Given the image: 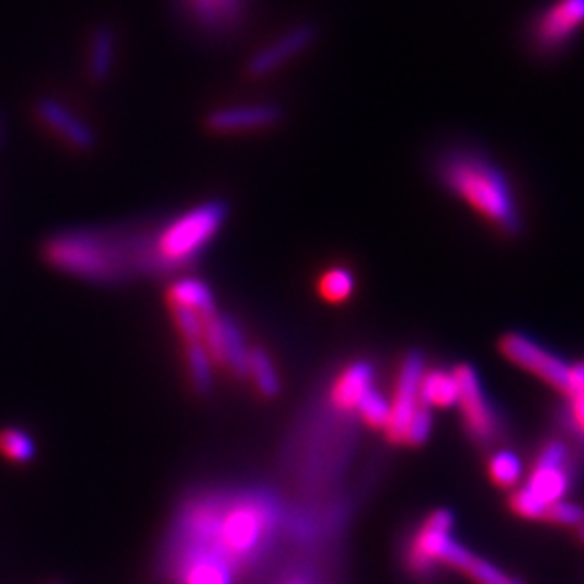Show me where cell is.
Wrapping results in <instances>:
<instances>
[{
	"mask_svg": "<svg viewBox=\"0 0 584 584\" xmlns=\"http://www.w3.org/2000/svg\"><path fill=\"white\" fill-rule=\"evenodd\" d=\"M282 584H312V583H310V581H308L306 576H301V574H299V576H293V579H288L286 583H282Z\"/></svg>",
	"mask_w": 584,
	"mask_h": 584,
	"instance_id": "31",
	"label": "cell"
},
{
	"mask_svg": "<svg viewBox=\"0 0 584 584\" xmlns=\"http://www.w3.org/2000/svg\"><path fill=\"white\" fill-rule=\"evenodd\" d=\"M424 357L420 353H410L401 366L399 381H397V394L390 403V420L386 424V433L394 444L405 442L408 424L420 408V383L424 377Z\"/></svg>",
	"mask_w": 584,
	"mask_h": 584,
	"instance_id": "11",
	"label": "cell"
},
{
	"mask_svg": "<svg viewBox=\"0 0 584 584\" xmlns=\"http://www.w3.org/2000/svg\"><path fill=\"white\" fill-rule=\"evenodd\" d=\"M228 219V204L204 202L146 234V273H173L199 260Z\"/></svg>",
	"mask_w": 584,
	"mask_h": 584,
	"instance_id": "4",
	"label": "cell"
},
{
	"mask_svg": "<svg viewBox=\"0 0 584 584\" xmlns=\"http://www.w3.org/2000/svg\"><path fill=\"white\" fill-rule=\"evenodd\" d=\"M353 286H355V279H353V273L337 266L332 268L323 275L321 279V295L325 301L330 304H342L346 301L351 295H353Z\"/></svg>",
	"mask_w": 584,
	"mask_h": 584,
	"instance_id": "23",
	"label": "cell"
},
{
	"mask_svg": "<svg viewBox=\"0 0 584 584\" xmlns=\"http://www.w3.org/2000/svg\"><path fill=\"white\" fill-rule=\"evenodd\" d=\"M46 260L93 284H115L144 273V234L77 230L46 243Z\"/></svg>",
	"mask_w": 584,
	"mask_h": 584,
	"instance_id": "2",
	"label": "cell"
},
{
	"mask_svg": "<svg viewBox=\"0 0 584 584\" xmlns=\"http://www.w3.org/2000/svg\"><path fill=\"white\" fill-rule=\"evenodd\" d=\"M173 310V321L180 330L182 337L188 342H204V330H206V321L202 314L193 312V310H184V308H171Z\"/></svg>",
	"mask_w": 584,
	"mask_h": 584,
	"instance_id": "27",
	"label": "cell"
},
{
	"mask_svg": "<svg viewBox=\"0 0 584 584\" xmlns=\"http://www.w3.org/2000/svg\"><path fill=\"white\" fill-rule=\"evenodd\" d=\"M182 15L208 35H232L250 13V0H175Z\"/></svg>",
	"mask_w": 584,
	"mask_h": 584,
	"instance_id": "12",
	"label": "cell"
},
{
	"mask_svg": "<svg viewBox=\"0 0 584 584\" xmlns=\"http://www.w3.org/2000/svg\"><path fill=\"white\" fill-rule=\"evenodd\" d=\"M257 388V392L266 399H273L282 392V381L277 375V368L273 366L271 357L262 348H251L250 351V375Z\"/></svg>",
	"mask_w": 584,
	"mask_h": 584,
	"instance_id": "21",
	"label": "cell"
},
{
	"mask_svg": "<svg viewBox=\"0 0 584 584\" xmlns=\"http://www.w3.org/2000/svg\"><path fill=\"white\" fill-rule=\"evenodd\" d=\"M375 370L368 362H353L346 366L332 386V405L337 412H355L359 399L373 388Z\"/></svg>",
	"mask_w": 584,
	"mask_h": 584,
	"instance_id": "16",
	"label": "cell"
},
{
	"mask_svg": "<svg viewBox=\"0 0 584 584\" xmlns=\"http://www.w3.org/2000/svg\"><path fill=\"white\" fill-rule=\"evenodd\" d=\"M35 113L53 133H57L72 148L91 150L95 146V135L91 126L79 115H75V111L68 108L64 102L55 98H42L35 104Z\"/></svg>",
	"mask_w": 584,
	"mask_h": 584,
	"instance_id": "15",
	"label": "cell"
},
{
	"mask_svg": "<svg viewBox=\"0 0 584 584\" xmlns=\"http://www.w3.org/2000/svg\"><path fill=\"white\" fill-rule=\"evenodd\" d=\"M543 519L552 524H561V526H584V508L572 502H557L548 506Z\"/></svg>",
	"mask_w": 584,
	"mask_h": 584,
	"instance_id": "28",
	"label": "cell"
},
{
	"mask_svg": "<svg viewBox=\"0 0 584 584\" xmlns=\"http://www.w3.org/2000/svg\"><path fill=\"white\" fill-rule=\"evenodd\" d=\"M570 483V453L563 442H550L541 450L526 488L513 494L511 506L522 517L543 519L548 506L563 501Z\"/></svg>",
	"mask_w": 584,
	"mask_h": 584,
	"instance_id": "5",
	"label": "cell"
},
{
	"mask_svg": "<svg viewBox=\"0 0 584 584\" xmlns=\"http://www.w3.org/2000/svg\"><path fill=\"white\" fill-rule=\"evenodd\" d=\"M574 370H576V377H579V381H581V388L584 390V364L574 366Z\"/></svg>",
	"mask_w": 584,
	"mask_h": 584,
	"instance_id": "32",
	"label": "cell"
},
{
	"mask_svg": "<svg viewBox=\"0 0 584 584\" xmlns=\"http://www.w3.org/2000/svg\"><path fill=\"white\" fill-rule=\"evenodd\" d=\"M431 428H433V417H431V412L420 405L416 410V414L410 420L408 424V433H405V442L408 444H414V446H420L428 439L431 435Z\"/></svg>",
	"mask_w": 584,
	"mask_h": 584,
	"instance_id": "29",
	"label": "cell"
},
{
	"mask_svg": "<svg viewBox=\"0 0 584 584\" xmlns=\"http://www.w3.org/2000/svg\"><path fill=\"white\" fill-rule=\"evenodd\" d=\"M513 584H524L522 581H513Z\"/></svg>",
	"mask_w": 584,
	"mask_h": 584,
	"instance_id": "33",
	"label": "cell"
},
{
	"mask_svg": "<svg viewBox=\"0 0 584 584\" xmlns=\"http://www.w3.org/2000/svg\"><path fill=\"white\" fill-rule=\"evenodd\" d=\"M584 26V0H557L528 28V39L541 57L559 55Z\"/></svg>",
	"mask_w": 584,
	"mask_h": 584,
	"instance_id": "7",
	"label": "cell"
},
{
	"mask_svg": "<svg viewBox=\"0 0 584 584\" xmlns=\"http://www.w3.org/2000/svg\"><path fill=\"white\" fill-rule=\"evenodd\" d=\"M453 526L455 515L448 508H437L417 528L408 548V565L416 576L426 579L442 565V552L453 537Z\"/></svg>",
	"mask_w": 584,
	"mask_h": 584,
	"instance_id": "10",
	"label": "cell"
},
{
	"mask_svg": "<svg viewBox=\"0 0 584 584\" xmlns=\"http://www.w3.org/2000/svg\"><path fill=\"white\" fill-rule=\"evenodd\" d=\"M455 377L459 383V401L457 405H461V416H463V424L468 435L481 444L488 446L499 437L501 431V422H499V414L492 408L481 379L477 375V370L472 366H457L455 368Z\"/></svg>",
	"mask_w": 584,
	"mask_h": 584,
	"instance_id": "8",
	"label": "cell"
},
{
	"mask_svg": "<svg viewBox=\"0 0 584 584\" xmlns=\"http://www.w3.org/2000/svg\"><path fill=\"white\" fill-rule=\"evenodd\" d=\"M581 535H583V539H584V526H583V530H581Z\"/></svg>",
	"mask_w": 584,
	"mask_h": 584,
	"instance_id": "34",
	"label": "cell"
},
{
	"mask_svg": "<svg viewBox=\"0 0 584 584\" xmlns=\"http://www.w3.org/2000/svg\"><path fill=\"white\" fill-rule=\"evenodd\" d=\"M463 574L477 584H513V579H508L494 563H490L477 554L466 565Z\"/></svg>",
	"mask_w": 584,
	"mask_h": 584,
	"instance_id": "26",
	"label": "cell"
},
{
	"mask_svg": "<svg viewBox=\"0 0 584 584\" xmlns=\"http://www.w3.org/2000/svg\"><path fill=\"white\" fill-rule=\"evenodd\" d=\"M439 178L448 191L461 197L506 234L522 230V215L508 178L485 154L468 148L450 150L439 161Z\"/></svg>",
	"mask_w": 584,
	"mask_h": 584,
	"instance_id": "3",
	"label": "cell"
},
{
	"mask_svg": "<svg viewBox=\"0 0 584 584\" xmlns=\"http://www.w3.org/2000/svg\"><path fill=\"white\" fill-rule=\"evenodd\" d=\"M284 111L277 104H239L210 111L206 126L215 133H243V130H262L279 124Z\"/></svg>",
	"mask_w": 584,
	"mask_h": 584,
	"instance_id": "14",
	"label": "cell"
},
{
	"mask_svg": "<svg viewBox=\"0 0 584 584\" xmlns=\"http://www.w3.org/2000/svg\"><path fill=\"white\" fill-rule=\"evenodd\" d=\"M568 417H570L572 426H574V428H576V431H579L584 437V390L570 397Z\"/></svg>",
	"mask_w": 584,
	"mask_h": 584,
	"instance_id": "30",
	"label": "cell"
},
{
	"mask_svg": "<svg viewBox=\"0 0 584 584\" xmlns=\"http://www.w3.org/2000/svg\"><path fill=\"white\" fill-rule=\"evenodd\" d=\"M204 344L213 359L224 364L232 375L248 377L250 375V346L241 328L219 312L206 321Z\"/></svg>",
	"mask_w": 584,
	"mask_h": 584,
	"instance_id": "13",
	"label": "cell"
},
{
	"mask_svg": "<svg viewBox=\"0 0 584 584\" xmlns=\"http://www.w3.org/2000/svg\"><path fill=\"white\" fill-rule=\"evenodd\" d=\"M0 453L15 463H28L35 459L37 446L31 433H26L24 428L7 426L0 431Z\"/></svg>",
	"mask_w": 584,
	"mask_h": 584,
	"instance_id": "22",
	"label": "cell"
},
{
	"mask_svg": "<svg viewBox=\"0 0 584 584\" xmlns=\"http://www.w3.org/2000/svg\"><path fill=\"white\" fill-rule=\"evenodd\" d=\"M186 366L191 381L197 392L208 394L215 388V368H213V355L208 353L204 342H188L186 344Z\"/></svg>",
	"mask_w": 584,
	"mask_h": 584,
	"instance_id": "20",
	"label": "cell"
},
{
	"mask_svg": "<svg viewBox=\"0 0 584 584\" xmlns=\"http://www.w3.org/2000/svg\"><path fill=\"white\" fill-rule=\"evenodd\" d=\"M490 477L501 488L517 485L522 477V459L511 450H499L490 461Z\"/></svg>",
	"mask_w": 584,
	"mask_h": 584,
	"instance_id": "24",
	"label": "cell"
},
{
	"mask_svg": "<svg viewBox=\"0 0 584 584\" xmlns=\"http://www.w3.org/2000/svg\"><path fill=\"white\" fill-rule=\"evenodd\" d=\"M286 526L282 502L266 490L210 492L184 502L163 548L169 584H237Z\"/></svg>",
	"mask_w": 584,
	"mask_h": 584,
	"instance_id": "1",
	"label": "cell"
},
{
	"mask_svg": "<svg viewBox=\"0 0 584 584\" xmlns=\"http://www.w3.org/2000/svg\"><path fill=\"white\" fill-rule=\"evenodd\" d=\"M317 39H319V26L314 22L295 24L293 28L268 42L264 48L253 53L245 66V72L251 79H264L268 75H275L286 64L310 50Z\"/></svg>",
	"mask_w": 584,
	"mask_h": 584,
	"instance_id": "9",
	"label": "cell"
},
{
	"mask_svg": "<svg viewBox=\"0 0 584 584\" xmlns=\"http://www.w3.org/2000/svg\"><path fill=\"white\" fill-rule=\"evenodd\" d=\"M171 308H184L202 314L204 319H210L217 314V301L210 290V286L204 279L197 277H182L173 282L168 293Z\"/></svg>",
	"mask_w": 584,
	"mask_h": 584,
	"instance_id": "18",
	"label": "cell"
},
{
	"mask_svg": "<svg viewBox=\"0 0 584 584\" xmlns=\"http://www.w3.org/2000/svg\"><path fill=\"white\" fill-rule=\"evenodd\" d=\"M459 401V383L455 370H431L424 373L420 383V405L431 408H455Z\"/></svg>",
	"mask_w": 584,
	"mask_h": 584,
	"instance_id": "19",
	"label": "cell"
},
{
	"mask_svg": "<svg viewBox=\"0 0 584 584\" xmlns=\"http://www.w3.org/2000/svg\"><path fill=\"white\" fill-rule=\"evenodd\" d=\"M359 412L362 420L368 424V426H375V428H386L388 420H390V401L377 392L375 388H370L357 403L355 408Z\"/></svg>",
	"mask_w": 584,
	"mask_h": 584,
	"instance_id": "25",
	"label": "cell"
},
{
	"mask_svg": "<svg viewBox=\"0 0 584 584\" xmlns=\"http://www.w3.org/2000/svg\"><path fill=\"white\" fill-rule=\"evenodd\" d=\"M117 57V33L111 24L93 28L87 50V75L93 83H106L113 75Z\"/></svg>",
	"mask_w": 584,
	"mask_h": 584,
	"instance_id": "17",
	"label": "cell"
},
{
	"mask_svg": "<svg viewBox=\"0 0 584 584\" xmlns=\"http://www.w3.org/2000/svg\"><path fill=\"white\" fill-rule=\"evenodd\" d=\"M502 355L517 364L519 368L537 375L552 388L561 390L565 397L581 392V381L576 377L574 366L565 364L561 357L537 344L533 337L522 334H508L502 337Z\"/></svg>",
	"mask_w": 584,
	"mask_h": 584,
	"instance_id": "6",
	"label": "cell"
}]
</instances>
